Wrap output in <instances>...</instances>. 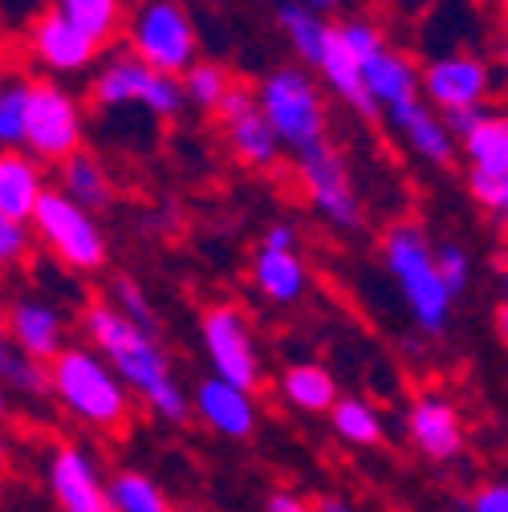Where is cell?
I'll list each match as a JSON object with an SVG mask.
<instances>
[{"label":"cell","instance_id":"cell-1","mask_svg":"<svg viewBox=\"0 0 508 512\" xmlns=\"http://www.w3.org/2000/svg\"><path fill=\"white\" fill-rule=\"evenodd\" d=\"M82 322H86V334L98 346V354H106L114 362V370L155 407V415H163L171 423L187 419V399L171 382L167 358L151 334H143L135 322H126L114 305H90Z\"/></svg>","mask_w":508,"mask_h":512},{"label":"cell","instance_id":"cell-2","mask_svg":"<svg viewBox=\"0 0 508 512\" xmlns=\"http://www.w3.org/2000/svg\"><path fill=\"white\" fill-rule=\"evenodd\" d=\"M49 378L53 395L82 423L98 431H126V423H131V395L122 391V382L110 374L102 354L74 346L49 366Z\"/></svg>","mask_w":508,"mask_h":512},{"label":"cell","instance_id":"cell-3","mask_svg":"<svg viewBox=\"0 0 508 512\" xmlns=\"http://www.w3.org/2000/svg\"><path fill=\"white\" fill-rule=\"evenodd\" d=\"M387 269L399 281L415 322L427 334H439L443 322H448V309H452V289L443 285L439 277V261H435V248L427 244L419 224H395L387 232Z\"/></svg>","mask_w":508,"mask_h":512},{"label":"cell","instance_id":"cell-4","mask_svg":"<svg viewBox=\"0 0 508 512\" xmlns=\"http://www.w3.org/2000/svg\"><path fill=\"white\" fill-rule=\"evenodd\" d=\"M261 110L273 122V131L297 155L326 143V106L317 98L313 82L301 70H277L261 86Z\"/></svg>","mask_w":508,"mask_h":512},{"label":"cell","instance_id":"cell-5","mask_svg":"<svg viewBox=\"0 0 508 512\" xmlns=\"http://www.w3.org/2000/svg\"><path fill=\"white\" fill-rule=\"evenodd\" d=\"M33 228L45 240V248L53 256H61L70 269L94 273L106 265L102 228L94 224V216L82 204H74L66 196V191H45V200L37 204V216H33Z\"/></svg>","mask_w":508,"mask_h":512},{"label":"cell","instance_id":"cell-6","mask_svg":"<svg viewBox=\"0 0 508 512\" xmlns=\"http://www.w3.org/2000/svg\"><path fill=\"white\" fill-rule=\"evenodd\" d=\"M25 147L45 163H70L82 155V114L78 102L57 82H33L29 94V122H25Z\"/></svg>","mask_w":508,"mask_h":512},{"label":"cell","instance_id":"cell-7","mask_svg":"<svg viewBox=\"0 0 508 512\" xmlns=\"http://www.w3.org/2000/svg\"><path fill=\"white\" fill-rule=\"evenodd\" d=\"M131 45L139 61H147L151 70L171 74V78L179 70H192V61H196V29L187 21V13L171 5V0L143 5V13L131 25Z\"/></svg>","mask_w":508,"mask_h":512},{"label":"cell","instance_id":"cell-8","mask_svg":"<svg viewBox=\"0 0 508 512\" xmlns=\"http://www.w3.org/2000/svg\"><path fill=\"white\" fill-rule=\"evenodd\" d=\"M94 98L102 106H131V102H139L155 118H171V114H179L187 90H183L179 78L151 70L147 61H139V57H114L110 66L98 74V82H94Z\"/></svg>","mask_w":508,"mask_h":512},{"label":"cell","instance_id":"cell-9","mask_svg":"<svg viewBox=\"0 0 508 512\" xmlns=\"http://www.w3.org/2000/svg\"><path fill=\"white\" fill-rule=\"evenodd\" d=\"M297 175L305 183V196L313 200V208L322 212L326 220H334L342 228H354L362 220V208H358V196H354V183L346 175V163L330 143H317V147L301 151L297 155Z\"/></svg>","mask_w":508,"mask_h":512},{"label":"cell","instance_id":"cell-10","mask_svg":"<svg viewBox=\"0 0 508 512\" xmlns=\"http://www.w3.org/2000/svg\"><path fill=\"white\" fill-rule=\"evenodd\" d=\"M204 346L216 366V378L232 382L240 391H252L261 382V362L248 342V322L232 305H212L204 313Z\"/></svg>","mask_w":508,"mask_h":512},{"label":"cell","instance_id":"cell-11","mask_svg":"<svg viewBox=\"0 0 508 512\" xmlns=\"http://www.w3.org/2000/svg\"><path fill=\"white\" fill-rule=\"evenodd\" d=\"M25 41H29V53L41 61V66L57 70V74H78V70H86L90 61L98 57V45L78 25H70L57 9L33 17Z\"/></svg>","mask_w":508,"mask_h":512},{"label":"cell","instance_id":"cell-12","mask_svg":"<svg viewBox=\"0 0 508 512\" xmlns=\"http://www.w3.org/2000/svg\"><path fill=\"white\" fill-rule=\"evenodd\" d=\"M423 94L443 110H472L484 102L488 94V66L468 53H452V57H439L427 66L423 74Z\"/></svg>","mask_w":508,"mask_h":512},{"label":"cell","instance_id":"cell-13","mask_svg":"<svg viewBox=\"0 0 508 512\" xmlns=\"http://www.w3.org/2000/svg\"><path fill=\"white\" fill-rule=\"evenodd\" d=\"M49 484L61 512H114L110 488H102L94 464L78 447H57L49 460Z\"/></svg>","mask_w":508,"mask_h":512},{"label":"cell","instance_id":"cell-14","mask_svg":"<svg viewBox=\"0 0 508 512\" xmlns=\"http://www.w3.org/2000/svg\"><path fill=\"white\" fill-rule=\"evenodd\" d=\"M61 334H66V322H61V313L45 301L21 297L9 309V338L25 358H37V362L53 366L61 354H66L61 350Z\"/></svg>","mask_w":508,"mask_h":512},{"label":"cell","instance_id":"cell-15","mask_svg":"<svg viewBox=\"0 0 508 512\" xmlns=\"http://www.w3.org/2000/svg\"><path fill=\"white\" fill-rule=\"evenodd\" d=\"M407 423H411V439L423 447L431 460H452L460 452L464 427H460V415H456V407L448 399H435V395L419 399L411 407Z\"/></svg>","mask_w":508,"mask_h":512},{"label":"cell","instance_id":"cell-16","mask_svg":"<svg viewBox=\"0 0 508 512\" xmlns=\"http://www.w3.org/2000/svg\"><path fill=\"white\" fill-rule=\"evenodd\" d=\"M391 114V122L403 131V139H407V147L415 151V155H423L427 163H452V155H456V135L448 131V122H439L423 102H403V106H395V110H387Z\"/></svg>","mask_w":508,"mask_h":512},{"label":"cell","instance_id":"cell-17","mask_svg":"<svg viewBox=\"0 0 508 512\" xmlns=\"http://www.w3.org/2000/svg\"><path fill=\"white\" fill-rule=\"evenodd\" d=\"M41 200H45L41 171L33 167V159L9 151L5 159H0V220L29 224L37 216Z\"/></svg>","mask_w":508,"mask_h":512},{"label":"cell","instance_id":"cell-18","mask_svg":"<svg viewBox=\"0 0 508 512\" xmlns=\"http://www.w3.org/2000/svg\"><path fill=\"white\" fill-rule=\"evenodd\" d=\"M196 403H200V415L208 419V427H216L224 435H236V439L252 435L257 411H252V403H248V391L232 387V382H224V378H208V382H200Z\"/></svg>","mask_w":508,"mask_h":512},{"label":"cell","instance_id":"cell-19","mask_svg":"<svg viewBox=\"0 0 508 512\" xmlns=\"http://www.w3.org/2000/svg\"><path fill=\"white\" fill-rule=\"evenodd\" d=\"M322 78H326L330 90H334L342 102H350L362 118H378V102L370 98L362 61L346 49V41L338 37V29H334V41H330V49H326V57H322Z\"/></svg>","mask_w":508,"mask_h":512},{"label":"cell","instance_id":"cell-20","mask_svg":"<svg viewBox=\"0 0 508 512\" xmlns=\"http://www.w3.org/2000/svg\"><path fill=\"white\" fill-rule=\"evenodd\" d=\"M362 74L370 86V98L378 102V110H395L403 102H415V70L411 61L391 53V49H378L370 61H362Z\"/></svg>","mask_w":508,"mask_h":512},{"label":"cell","instance_id":"cell-21","mask_svg":"<svg viewBox=\"0 0 508 512\" xmlns=\"http://www.w3.org/2000/svg\"><path fill=\"white\" fill-rule=\"evenodd\" d=\"M224 126H228V139H232V151L240 155V163H248V167H273L277 163L281 139H277L273 122L265 118L261 106H252L248 114H240Z\"/></svg>","mask_w":508,"mask_h":512},{"label":"cell","instance_id":"cell-22","mask_svg":"<svg viewBox=\"0 0 508 512\" xmlns=\"http://www.w3.org/2000/svg\"><path fill=\"white\" fill-rule=\"evenodd\" d=\"M57 13L66 17L70 25H78L98 49L110 45L126 21V5L122 0H53Z\"/></svg>","mask_w":508,"mask_h":512},{"label":"cell","instance_id":"cell-23","mask_svg":"<svg viewBox=\"0 0 508 512\" xmlns=\"http://www.w3.org/2000/svg\"><path fill=\"white\" fill-rule=\"evenodd\" d=\"M277 21H281V29L289 33L293 49L309 61V66L322 70V57H326V49H330V41H334V29H330L322 17H317L313 9H305V5H281Z\"/></svg>","mask_w":508,"mask_h":512},{"label":"cell","instance_id":"cell-24","mask_svg":"<svg viewBox=\"0 0 508 512\" xmlns=\"http://www.w3.org/2000/svg\"><path fill=\"white\" fill-rule=\"evenodd\" d=\"M61 191L86 212L110 204V179L94 155H74L70 163H61Z\"/></svg>","mask_w":508,"mask_h":512},{"label":"cell","instance_id":"cell-25","mask_svg":"<svg viewBox=\"0 0 508 512\" xmlns=\"http://www.w3.org/2000/svg\"><path fill=\"white\" fill-rule=\"evenodd\" d=\"M464 151L472 159V171L508 175V118L488 114L476 131L464 139Z\"/></svg>","mask_w":508,"mask_h":512},{"label":"cell","instance_id":"cell-26","mask_svg":"<svg viewBox=\"0 0 508 512\" xmlns=\"http://www.w3.org/2000/svg\"><path fill=\"white\" fill-rule=\"evenodd\" d=\"M281 391L301 411H326L338 407V387L322 366H289L281 378Z\"/></svg>","mask_w":508,"mask_h":512},{"label":"cell","instance_id":"cell-27","mask_svg":"<svg viewBox=\"0 0 508 512\" xmlns=\"http://www.w3.org/2000/svg\"><path fill=\"white\" fill-rule=\"evenodd\" d=\"M257 285L273 301H297L301 289H305V269L297 261V252H269V248H261V256H257Z\"/></svg>","mask_w":508,"mask_h":512},{"label":"cell","instance_id":"cell-28","mask_svg":"<svg viewBox=\"0 0 508 512\" xmlns=\"http://www.w3.org/2000/svg\"><path fill=\"white\" fill-rule=\"evenodd\" d=\"M110 504L114 512H171L163 492L139 472H118L110 480Z\"/></svg>","mask_w":508,"mask_h":512},{"label":"cell","instance_id":"cell-29","mask_svg":"<svg viewBox=\"0 0 508 512\" xmlns=\"http://www.w3.org/2000/svg\"><path fill=\"white\" fill-rule=\"evenodd\" d=\"M334 427L342 439L350 443H378L383 439V423H378V415L362 403V399H338L334 407Z\"/></svg>","mask_w":508,"mask_h":512},{"label":"cell","instance_id":"cell-30","mask_svg":"<svg viewBox=\"0 0 508 512\" xmlns=\"http://www.w3.org/2000/svg\"><path fill=\"white\" fill-rule=\"evenodd\" d=\"M183 90H187V98H192L196 106H204V110H220L224 98H228V90H232V82H228V74H224L220 66H212V61H200V66L187 70Z\"/></svg>","mask_w":508,"mask_h":512},{"label":"cell","instance_id":"cell-31","mask_svg":"<svg viewBox=\"0 0 508 512\" xmlns=\"http://www.w3.org/2000/svg\"><path fill=\"white\" fill-rule=\"evenodd\" d=\"M29 94H33V82H9L5 94H0V139H5V147L25 143Z\"/></svg>","mask_w":508,"mask_h":512},{"label":"cell","instance_id":"cell-32","mask_svg":"<svg viewBox=\"0 0 508 512\" xmlns=\"http://www.w3.org/2000/svg\"><path fill=\"white\" fill-rule=\"evenodd\" d=\"M110 293H114V309L126 317V322H135L143 334H151L155 338V330H159V322H155V313H151V305H147V297H143V289L131 281V277H114V285H110Z\"/></svg>","mask_w":508,"mask_h":512},{"label":"cell","instance_id":"cell-33","mask_svg":"<svg viewBox=\"0 0 508 512\" xmlns=\"http://www.w3.org/2000/svg\"><path fill=\"white\" fill-rule=\"evenodd\" d=\"M5 378L13 382L17 391H29V395H45V391H53V378H49L45 362H37V358H21L17 346H5Z\"/></svg>","mask_w":508,"mask_h":512},{"label":"cell","instance_id":"cell-34","mask_svg":"<svg viewBox=\"0 0 508 512\" xmlns=\"http://www.w3.org/2000/svg\"><path fill=\"white\" fill-rule=\"evenodd\" d=\"M468 187H472V196H476L488 212H496V216L508 220V175H484V171H472Z\"/></svg>","mask_w":508,"mask_h":512},{"label":"cell","instance_id":"cell-35","mask_svg":"<svg viewBox=\"0 0 508 512\" xmlns=\"http://www.w3.org/2000/svg\"><path fill=\"white\" fill-rule=\"evenodd\" d=\"M338 37L346 41V49H350L358 61H370L378 49H387L383 33H378L374 25H366V21H346V25H338Z\"/></svg>","mask_w":508,"mask_h":512},{"label":"cell","instance_id":"cell-36","mask_svg":"<svg viewBox=\"0 0 508 512\" xmlns=\"http://www.w3.org/2000/svg\"><path fill=\"white\" fill-rule=\"evenodd\" d=\"M435 261H439V277H443V285L452 289V297L468 285V256L456 248V244H443V248H435Z\"/></svg>","mask_w":508,"mask_h":512},{"label":"cell","instance_id":"cell-37","mask_svg":"<svg viewBox=\"0 0 508 512\" xmlns=\"http://www.w3.org/2000/svg\"><path fill=\"white\" fill-rule=\"evenodd\" d=\"M25 252H29V228L17 220H0V256H5V265H13Z\"/></svg>","mask_w":508,"mask_h":512},{"label":"cell","instance_id":"cell-38","mask_svg":"<svg viewBox=\"0 0 508 512\" xmlns=\"http://www.w3.org/2000/svg\"><path fill=\"white\" fill-rule=\"evenodd\" d=\"M476 512H508V484H488L472 500Z\"/></svg>","mask_w":508,"mask_h":512},{"label":"cell","instance_id":"cell-39","mask_svg":"<svg viewBox=\"0 0 508 512\" xmlns=\"http://www.w3.org/2000/svg\"><path fill=\"white\" fill-rule=\"evenodd\" d=\"M484 118H488V114H484L480 106H472V110H452V114H448V131H452L456 139H468Z\"/></svg>","mask_w":508,"mask_h":512},{"label":"cell","instance_id":"cell-40","mask_svg":"<svg viewBox=\"0 0 508 512\" xmlns=\"http://www.w3.org/2000/svg\"><path fill=\"white\" fill-rule=\"evenodd\" d=\"M252 106H261V102H252V94H248L244 86H232V90H228V98H224V106H220V118H224V122H232V118L248 114Z\"/></svg>","mask_w":508,"mask_h":512},{"label":"cell","instance_id":"cell-41","mask_svg":"<svg viewBox=\"0 0 508 512\" xmlns=\"http://www.w3.org/2000/svg\"><path fill=\"white\" fill-rule=\"evenodd\" d=\"M293 244H297V236H293L289 224H273L269 236H265V248L269 252H293Z\"/></svg>","mask_w":508,"mask_h":512},{"label":"cell","instance_id":"cell-42","mask_svg":"<svg viewBox=\"0 0 508 512\" xmlns=\"http://www.w3.org/2000/svg\"><path fill=\"white\" fill-rule=\"evenodd\" d=\"M269 512H309L297 496H289V492H277L273 500H269Z\"/></svg>","mask_w":508,"mask_h":512},{"label":"cell","instance_id":"cell-43","mask_svg":"<svg viewBox=\"0 0 508 512\" xmlns=\"http://www.w3.org/2000/svg\"><path fill=\"white\" fill-rule=\"evenodd\" d=\"M496 334L508 342V297L500 301V309H496Z\"/></svg>","mask_w":508,"mask_h":512},{"label":"cell","instance_id":"cell-44","mask_svg":"<svg viewBox=\"0 0 508 512\" xmlns=\"http://www.w3.org/2000/svg\"><path fill=\"white\" fill-rule=\"evenodd\" d=\"M301 5H305V9H313V13H322V9H334L338 0H301Z\"/></svg>","mask_w":508,"mask_h":512},{"label":"cell","instance_id":"cell-45","mask_svg":"<svg viewBox=\"0 0 508 512\" xmlns=\"http://www.w3.org/2000/svg\"><path fill=\"white\" fill-rule=\"evenodd\" d=\"M322 512H354V508H346L342 500H326V504H322Z\"/></svg>","mask_w":508,"mask_h":512},{"label":"cell","instance_id":"cell-46","mask_svg":"<svg viewBox=\"0 0 508 512\" xmlns=\"http://www.w3.org/2000/svg\"><path fill=\"white\" fill-rule=\"evenodd\" d=\"M183 512H196V508H183Z\"/></svg>","mask_w":508,"mask_h":512}]
</instances>
